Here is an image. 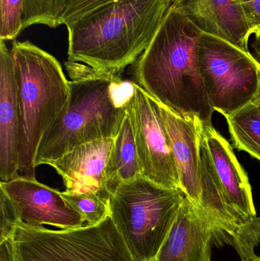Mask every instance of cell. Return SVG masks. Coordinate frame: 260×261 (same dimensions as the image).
I'll return each mask as SVG.
<instances>
[{"instance_id": "11", "label": "cell", "mask_w": 260, "mask_h": 261, "mask_svg": "<svg viewBox=\"0 0 260 261\" xmlns=\"http://www.w3.org/2000/svg\"><path fill=\"white\" fill-rule=\"evenodd\" d=\"M160 114L169 135L180 179V190L198 210L201 206V128L199 121L185 119L159 103Z\"/></svg>"}, {"instance_id": "28", "label": "cell", "mask_w": 260, "mask_h": 261, "mask_svg": "<svg viewBox=\"0 0 260 261\" xmlns=\"http://www.w3.org/2000/svg\"><path fill=\"white\" fill-rule=\"evenodd\" d=\"M253 34H254L255 37H260V27L255 29L253 32Z\"/></svg>"}, {"instance_id": "6", "label": "cell", "mask_w": 260, "mask_h": 261, "mask_svg": "<svg viewBox=\"0 0 260 261\" xmlns=\"http://www.w3.org/2000/svg\"><path fill=\"white\" fill-rule=\"evenodd\" d=\"M184 196L180 189L162 187L143 176L111 193L110 216L135 260L157 257Z\"/></svg>"}, {"instance_id": "25", "label": "cell", "mask_w": 260, "mask_h": 261, "mask_svg": "<svg viewBox=\"0 0 260 261\" xmlns=\"http://www.w3.org/2000/svg\"><path fill=\"white\" fill-rule=\"evenodd\" d=\"M252 47H253V51H254L258 61L260 62V37H255Z\"/></svg>"}, {"instance_id": "4", "label": "cell", "mask_w": 260, "mask_h": 261, "mask_svg": "<svg viewBox=\"0 0 260 261\" xmlns=\"http://www.w3.org/2000/svg\"><path fill=\"white\" fill-rule=\"evenodd\" d=\"M201 193L199 211L220 239L233 246L241 260L255 255L260 242L248 176L230 143L212 126L201 128Z\"/></svg>"}, {"instance_id": "3", "label": "cell", "mask_w": 260, "mask_h": 261, "mask_svg": "<svg viewBox=\"0 0 260 261\" xmlns=\"http://www.w3.org/2000/svg\"><path fill=\"white\" fill-rule=\"evenodd\" d=\"M169 0H116L67 24L68 61L119 74L151 44Z\"/></svg>"}, {"instance_id": "19", "label": "cell", "mask_w": 260, "mask_h": 261, "mask_svg": "<svg viewBox=\"0 0 260 261\" xmlns=\"http://www.w3.org/2000/svg\"><path fill=\"white\" fill-rule=\"evenodd\" d=\"M63 197L80 215L85 226H96L110 216L109 198L99 193L73 194L62 192Z\"/></svg>"}, {"instance_id": "16", "label": "cell", "mask_w": 260, "mask_h": 261, "mask_svg": "<svg viewBox=\"0 0 260 261\" xmlns=\"http://www.w3.org/2000/svg\"><path fill=\"white\" fill-rule=\"evenodd\" d=\"M105 175L110 196L120 184L142 176L134 132L128 113L114 137Z\"/></svg>"}, {"instance_id": "2", "label": "cell", "mask_w": 260, "mask_h": 261, "mask_svg": "<svg viewBox=\"0 0 260 261\" xmlns=\"http://www.w3.org/2000/svg\"><path fill=\"white\" fill-rule=\"evenodd\" d=\"M70 96L38 147L35 167L50 163L76 147L114 138L127 113L134 83L119 74L98 71L81 63H65Z\"/></svg>"}, {"instance_id": "8", "label": "cell", "mask_w": 260, "mask_h": 261, "mask_svg": "<svg viewBox=\"0 0 260 261\" xmlns=\"http://www.w3.org/2000/svg\"><path fill=\"white\" fill-rule=\"evenodd\" d=\"M197 61L214 111L228 116L254 100L260 90V62L250 52L203 32Z\"/></svg>"}, {"instance_id": "24", "label": "cell", "mask_w": 260, "mask_h": 261, "mask_svg": "<svg viewBox=\"0 0 260 261\" xmlns=\"http://www.w3.org/2000/svg\"><path fill=\"white\" fill-rule=\"evenodd\" d=\"M0 261H18L13 236L0 242Z\"/></svg>"}, {"instance_id": "5", "label": "cell", "mask_w": 260, "mask_h": 261, "mask_svg": "<svg viewBox=\"0 0 260 261\" xmlns=\"http://www.w3.org/2000/svg\"><path fill=\"white\" fill-rule=\"evenodd\" d=\"M19 100V172L35 177L41 139L64 110L70 87L59 61L30 41L12 47Z\"/></svg>"}, {"instance_id": "21", "label": "cell", "mask_w": 260, "mask_h": 261, "mask_svg": "<svg viewBox=\"0 0 260 261\" xmlns=\"http://www.w3.org/2000/svg\"><path fill=\"white\" fill-rule=\"evenodd\" d=\"M0 242L10 239L13 236L15 231V222L12 204L6 193L0 190Z\"/></svg>"}, {"instance_id": "10", "label": "cell", "mask_w": 260, "mask_h": 261, "mask_svg": "<svg viewBox=\"0 0 260 261\" xmlns=\"http://www.w3.org/2000/svg\"><path fill=\"white\" fill-rule=\"evenodd\" d=\"M0 190L10 200L16 224L50 225L62 230L85 226L80 215L61 192L38 182L36 178L18 175L11 180L1 181Z\"/></svg>"}, {"instance_id": "1", "label": "cell", "mask_w": 260, "mask_h": 261, "mask_svg": "<svg viewBox=\"0 0 260 261\" xmlns=\"http://www.w3.org/2000/svg\"><path fill=\"white\" fill-rule=\"evenodd\" d=\"M201 34L182 11L169 6L151 44L133 64L132 82L178 116L212 126L215 111L197 61Z\"/></svg>"}, {"instance_id": "14", "label": "cell", "mask_w": 260, "mask_h": 261, "mask_svg": "<svg viewBox=\"0 0 260 261\" xmlns=\"http://www.w3.org/2000/svg\"><path fill=\"white\" fill-rule=\"evenodd\" d=\"M176 6L203 33L249 50L252 35L241 0H181Z\"/></svg>"}, {"instance_id": "17", "label": "cell", "mask_w": 260, "mask_h": 261, "mask_svg": "<svg viewBox=\"0 0 260 261\" xmlns=\"http://www.w3.org/2000/svg\"><path fill=\"white\" fill-rule=\"evenodd\" d=\"M234 146L260 161V110L254 102L224 116Z\"/></svg>"}, {"instance_id": "18", "label": "cell", "mask_w": 260, "mask_h": 261, "mask_svg": "<svg viewBox=\"0 0 260 261\" xmlns=\"http://www.w3.org/2000/svg\"><path fill=\"white\" fill-rule=\"evenodd\" d=\"M79 0H24L23 31L33 24H41L50 28L62 24L67 9Z\"/></svg>"}, {"instance_id": "30", "label": "cell", "mask_w": 260, "mask_h": 261, "mask_svg": "<svg viewBox=\"0 0 260 261\" xmlns=\"http://www.w3.org/2000/svg\"><path fill=\"white\" fill-rule=\"evenodd\" d=\"M150 261H157V258H156V257H155V258H154V259H153V260H151Z\"/></svg>"}, {"instance_id": "9", "label": "cell", "mask_w": 260, "mask_h": 261, "mask_svg": "<svg viewBox=\"0 0 260 261\" xmlns=\"http://www.w3.org/2000/svg\"><path fill=\"white\" fill-rule=\"evenodd\" d=\"M127 113L132 125L142 176L162 187L180 190L178 172L159 102L134 83Z\"/></svg>"}, {"instance_id": "20", "label": "cell", "mask_w": 260, "mask_h": 261, "mask_svg": "<svg viewBox=\"0 0 260 261\" xmlns=\"http://www.w3.org/2000/svg\"><path fill=\"white\" fill-rule=\"evenodd\" d=\"M24 0H0V41H13L23 31Z\"/></svg>"}, {"instance_id": "22", "label": "cell", "mask_w": 260, "mask_h": 261, "mask_svg": "<svg viewBox=\"0 0 260 261\" xmlns=\"http://www.w3.org/2000/svg\"><path fill=\"white\" fill-rule=\"evenodd\" d=\"M113 1L116 0H79L67 9L63 17L62 24L67 25L70 23L79 19L85 14ZM169 1L172 3V0Z\"/></svg>"}, {"instance_id": "13", "label": "cell", "mask_w": 260, "mask_h": 261, "mask_svg": "<svg viewBox=\"0 0 260 261\" xmlns=\"http://www.w3.org/2000/svg\"><path fill=\"white\" fill-rule=\"evenodd\" d=\"M114 138L82 144L48 165L62 177L65 193H95L110 198L105 168Z\"/></svg>"}, {"instance_id": "7", "label": "cell", "mask_w": 260, "mask_h": 261, "mask_svg": "<svg viewBox=\"0 0 260 261\" xmlns=\"http://www.w3.org/2000/svg\"><path fill=\"white\" fill-rule=\"evenodd\" d=\"M13 239L18 261H137L111 216L96 226L74 229L18 222Z\"/></svg>"}, {"instance_id": "26", "label": "cell", "mask_w": 260, "mask_h": 261, "mask_svg": "<svg viewBox=\"0 0 260 261\" xmlns=\"http://www.w3.org/2000/svg\"><path fill=\"white\" fill-rule=\"evenodd\" d=\"M241 261H260V257L255 254V255L252 256V257H249V258L243 259Z\"/></svg>"}, {"instance_id": "15", "label": "cell", "mask_w": 260, "mask_h": 261, "mask_svg": "<svg viewBox=\"0 0 260 261\" xmlns=\"http://www.w3.org/2000/svg\"><path fill=\"white\" fill-rule=\"evenodd\" d=\"M215 231L208 219L185 195L157 261H211Z\"/></svg>"}, {"instance_id": "12", "label": "cell", "mask_w": 260, "mask_h": 261, "mask_svg": "<svg viewBox=\"0 0 260 261\" xmlns=\"http://www.w3.org/2000/svg\"><path fill=\"white\" fill-rule=\"evenodd\" d=\"M20 123L13 54L4 41H0V178L3 182L19 175Z\"/></svg>"}, {"instance_id": "29", "label": "cell", "mask_w": 260, "mask_h": 261, "mask_svg": "<svg viewBox=\"0 0 260 261\" xmlns=\"http://www.w3.org/2000/svg\"><path fill=\"white\" fill-rule=\"evenodd\" d=\"M180 1H181V0H172L171 5L177 4V3H180Z\"/></svg>"}, {"instance_id": "23", "label": "cell", "mask_w": 260, "mask_h": 261, "mask_svg": "<svg viewBox=\"0 0 260 261\" xmlns=\"http://www.w3.org/2000/svg\"><path fill=\"white\" fill-rule=\"evenodd\" d=\"M241 2L253 34L255 29L260 27V0H241Z\"/></svg>"}, {"instance_id": "27", "label": "cell", "mask_w": 260, "mask_h": 261, "mask_svg": "<svg viewBox=\"0 0 260 261\" xmlns=\"http://www.w3.org/2000/svg\"><path fill=\"white\" fill-rule=\"evenodd\" d=\"M253 102H254L256 104V106H257L258 108H259V110H260V90H259V92H258L257 95H256V97H255Z\"/></svg>"}]
</instances>
